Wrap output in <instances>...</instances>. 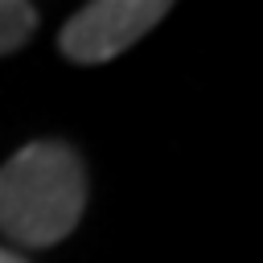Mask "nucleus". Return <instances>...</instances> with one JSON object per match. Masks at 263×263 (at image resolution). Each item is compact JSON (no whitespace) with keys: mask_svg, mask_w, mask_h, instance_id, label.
<instances>
[{"mask_svg":"<svg viewBox=\"0 0 263 263\" xmlns=\"http://www.w3.org/2000/svg\"><path fill=\"white\" fill-rule=\"evenodd\" d=\"M164 16H168L164 0H95L62 25L58 45L70 62L82 66L111 62L123 49H132L148 29H156Z\"/></svg>","mask_w":263,"mask_h":263,"instance_id":"2","label":"nucleus"},{"mask_svg":"<svg viewBox=\"0 0 263 263\" xmlns=\"http://www.w3.org/2000/svg\"><path fill=\"white\" fill-rule=\"evenodd\" d=\"M33 29H37V8L33 4H25V0H0V53L25 45Z\"/></svg>","mask_w":263,"mask_h":263,"instance_id":"3","label":"nucleus"},{"mask_svg":"<svg viewBox=\"0 0 263 263\" xmlns=\"http://www.w3.org/2000/svg\"><path fill=\"white\" fill-rule=\"evenodd\" d=\"M0 263H25L21 255H12V251H0Z\"/></svg>","mask_w":263,"mask_h":263,"instance_id":"4","label":"nucleus"},{"mask_svg":"<svg viewBox=\"0 0 263 263\" xmlns=\"http://www.w3.org/2000/svg\"><path fill=\"white\" fill-rule=\"evenodd\" d=\"M82 205V160L58 140H33L0 168V230L21 247L62 242L78 226Z\"/></svg>","mask_w":263,"mask_h":263,"instance_id":"1","label":"nucleus"}]
</instances>
